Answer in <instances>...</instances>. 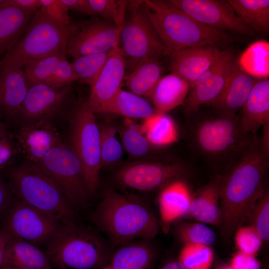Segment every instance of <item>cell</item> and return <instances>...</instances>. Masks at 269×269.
<instances>
[{"mask_svg":"<svg viewBox=\"0 0 269 269\" xmlns=\"http://www.w3.org/2000/svg\"><path fill=\"white\" fill-rule=\"evenodd\" d=\"M40 10L51 21L60 28L68 30L71 25L68 10L61 0H40Z\"/></svg>","mask_w":269,"mask_h":269,"instance_id":"43","label":"cell"},{"mask_svg":"<svg viewBox=\"0 0 269 269\" xmlns=\"http://www.w3.org/2000/svg\"><path fill=\"white\" fill-rule=\"evenodd\" d=\"M57 269H67L63 268H58Z\"/></svg>","mask_w":269,"mask_h":269,"instance_id":"57","label":"cell"},{"mask_svg":"<svg viewBox=\"0 0 269 269\" xmlns=\"http://www.w3.org/2000/svg\"><path fill=\"white\" fill-rule=\"evenodd\" d=\"M19 151L15 134L6 127L0 131V171L9 167Z\"/></svg>","mask_w":269,"mask_h":269,"instance_id":"44","label":"cell"},{"mask_svg":"<svg viewBox=\"0 0 269 269\" xmlns=\"http://www.w3.org/2000/svg\"><path fill=\"white\" fill-rule=\"evenodd\" d=\"M34 14L11 6L0 8V56L22 37Z\"/></svg>","mask_w":269,"mask_h":269,"instance_id":"28","label":"cell"},{"mask_svg":"<svg viewBox=\"0 0 269 269\" xmlns=\"http://www.w3.org/2000/svg\"><path fill=\"white\" fill-rule=\"evenodd\" d=\"M221 52L214 46L192 47L169 50L167 57L171 72L181 77L191 87L215 63Z\"/></svg>","mask_w":269,"mask_h":269,"instance_id":"17","label":"cell"},{"mask_svg":"<svg viewBox=\"0 0 269 269\" xmlns=\"http://www.w3.org/2000/svg\"><path fill=\"white\" fill-rule=\"evenodd\" d=\"M71 122L70 146L82 163L90 193H94L98 186L102 167L100 128L95 113L85 102L76 108Z\"/></svg>","mask_w":269,"mask_h":269,"instance_id":"8","label":"cell"},{"mask_svg":"<svg viewBox=\"0 0 269 269\" xmlns=\"http://www.w3.org/2000/svg\"><path fill=\"white\" fill-rule=\"evenodd\" d=\"M213 258V252L210 246L187 244L183 245L177 260L184 269H210Z\"/></svg>","mask_w":269,"mask_h":269,"instance_id":"37","label":"cell"},{"mask_svg":"<svg viewBox=\"0 0 269 269\" xmlns=\"http://www.w3.org/2000/svg\"><path fill=\"white\" fill-rule=\"evenodd\" d=\"M143 10L169 50L222 46L234 39L227 32L198 22L167 0H143Z\"/></svg>","mask_w":269,"mask_h":269,"instance_id":"3","label":"cell"},{"mask_svg":"<svg viewBox=\"0 0 269 269\" xmlns=\"http://www.w3.org/2000/svg\"><path fill=\"white\" fill-rule=\"evenodd\" d=\"M236 61L231 51H222L218 60L191 87L184 102L187 113L192 115L201 106H209L219 98Z\"/></svg>","mask_w":269,"mask_h":269,"instance_id":"15","label":"cell"},{"mask_svg":"<svg viewBox=\"0 0 269 269\" xmlns=\"http://www.w3.org/2000/svg\"><path fill=\"white\" fill-rule=\"evenodd\" d=\"M158 269H184L178 260H169L163 264Z\"/></svg>","mask_w":269,"mask_h":269,"instance_id":"51","label":"cell"},{"mask_svg":"<svg viewBox=\"0 0 269 269\" xmlns=\"http://www.w3.org/2000/svg\"><path fill=\"white\" fill-rule=\"evenodd\" d=\"M163 68L159 60L145 59L138 61L124 81L131 92L139 96L150 97L162 77Z\"/></svg>","mask_w":269,"mask_h":269,"instance_id":"29","label":"cell"},{"mask_svg":"<svg viewBox=\"0 0 269 269\" xmlns=\"http://www.w3.org/2000/svg\"><path fill=\"white\" fill-rule=\"evenodd\" d=\"M230 267L233 269H260V264L254 256L238 251L233 257Z\"/></svg>","mask_w":269,"mask_h":269,"instance_id":"46","label":"cell"},{"mask_svg":"<svg viewBox=\"0 0 269 269\" xmlns=\"http://www.w3.org/2000/svg\"><path fill=\"white\" fill-rule=\"evenodd\" d=\"M118 247L110 260L113 269H152L156 251L150 240H136Z\"/></svg>","mask_w":269,"mask_h":269,"instance_id":"25","label":"cell"},{"mask_svg":"<svg viewBox=\"0 0 269 269\" xmlns=\"http://www.w3.org/2000/svg\"><path fill=\"white\" fill-rule=\"evenodd\" d=\"M69 90V86L59 90L45 84H32L19 114L30 122L46 119L62 104Z\"/></svg>","mask_w":269,"mask_h":269,"instance_id":"21","label":"cell"},{"mask_svg":"<svg viewBox=\"0 0 269 269\" xmlns=\"http://www.w3.org/2000/svg\"><path fill=\"white\" fill-rule=\"evenodd\" d=\"M99 269H113L111 266L109 264L107 265L102 268H101Z\"/></svg>","mask_w":269,"mask_h":269,"instance_id":"54","label":"cell"},{"mask_svg":"<svg viewBox=\"0 0 269 269\" xmlns=\"http://www.w3.org/2000/svg\"><path fill=\"white\" fill-rule=\"evenodd\" d=\"M121 29L97 17L71 23L68 32L67 54L74 58L110 51L120 45Z\"/></svg>","mask_w":269,"mask_h":269,"instance_id":"12","label":"cell"},{"mask_svg":"<svg viewBox=\"0 0 269 269\" xmlns=\"http://www.w3.org/2000/svg\"><path fill=\"white\" fill-rule=\"evenodd\" d=\"M95 15H98L115 25L122 28L125 22V11L128 3L126 0H88Z\"/></svg>","mask_w":269,"mask_h":269,"instance_id":"41","label":"cell"},{"mask_svg":"<svg viewBox=\"0 0 269 269\" xmlns=\"http://www.w3.org/2000/svg\"><path fill=\"white\" fill-rule=\"evenodd\" d=\"M262 238L263 242L269 240V192L265 190L253 208L247 221Z\"/></svg>","mask_w":269,"mask_h":269,"instance_id":"40","label":"cell"},{"mask_svg":"<svg viewBox=\"0 0 269 269\" xmlns=\"http://www.w3.org/2000/svg\"><path fill=\"white\" fill-rule=\"evenodd\" d=\"M9 6L34 14L40 8L41 4L40 0H6L4 7Z\"/></svg>","mask_w":269,"mask_h":269,"instance_id":"47","label":"cell"},{"mask_svg":"<svg viewBox=\"0 0 269 269\" xmlns=\"http://www.w3.org/2000/svg\"><path fill=\"white\" fill-rule=\"evenodd\" d=\"M68 30L58 26L39 9L22 37L6 52L0 63L21 69L36 59L58 53L66 55Z\"/></svg>","mask_w":269,"mask_h":269,"instance_id":"7","label":"cell"},{"mask_svg":"<svg viewBox=\"0 0 269 269\" xmlns=\"http://www.w3.org/2000/svg\"><path fill=\"white\" fill-rule=\"evenodd\" d=\"M6 128L5 125L0 121V131Z\"/></svg>","mask_w":269,"mask_h":269,"instance_id":"55","label":"cell"},{"mask_svg":"<svg viewBox=\"0 0 269 269\" xmlns=\"http://www.w3.org/2000/svg\"><path fill=\"white\" fill-rule=\"evenodd\" d=\"M46 245L45 253L58 268L100 269L112 254L101 236L71 221L61 223Z\"/></svg>","mask_w":269,"mask_h":269,"instance_id":"5","label":"cell"},{"mask_svg":"<svg viewBox=\"0 0 269 269\" xmlns=\"http://www.w3.org/2000/svg\"><path fill=\"white\" fill-rule=\"evenodd\" d=\"M235 13L253 30L262 34L269 31V0H228Z\"/></svg>","mask_w":269,"mask_h":269,"instance_id":"30","label":"cell"},{"mask_svg":"<svg viewBox=\"0 0 269 269\" xmlns=\"http://www.w3.org/2000/svg\"><path fill=\"white\" fill-rule=\"evenodd\" d=\"M188 174L187 169L179 163L138 161L123 166L116 173L115 178L125 187L147 192L161 189Z\"/></svg>","mask_w":269,"mask_h":269,"instance_id":"13","label":"cell"},{"mask_svg":"<svg viewBox=\"0 0 269 269\" xmlns=\"http://www.w3.org/2000/svg\"><path fill=\"white\" fill-rule=\"evenodd\" d=\"M8 183L16 198L61 222L71 221V206L54 181L38 165L30 163L7 173Z\"/></svg>","mask_w":269,"mask_h":269,"instance_id":"6","label":"cell"},{"mask_svg":"<svg viewBox=\"0 0 269 269\" xmlns=\"http://www.w3.org/2000/svg\"><path fill=\"white\" fill-rule=\"evenodd\" d=\"M0 269H17L6 264H3Z\"/></svg>","mask_w":269,"mask_h":269,"instance_id":"52","label":"cell"},{"mask_svg":"<svg viewBox=\"0 0 269 269\" xmlns=\"http://www.w3.org/2000/svg\"><path fill=\"white\" fill-rule=\"evenodd\" d=\"M11 190L0 171V216L4 214L11 201Z\"/></svg>","mask_w":269,"mask_h":269,"instance_id":"48","label":"cell"},{"mask_svg":"<svg viewBox=\"0 0 269 269\" xmlns=\"http://www.w3.org/2000/svg\"><path fill=\"white\" fill-rule=\"evenodd\" d=\"M143 0L128 2L130 15L120 32V42L124 55L138 62L168 56L169 50L162 42L143 8Z\"/></svg>","mask_w":269,"mask_h":269,"instance_id":"10","label":"cell"},{"mask_svg":"<svg viewBox=\"0 0 269 269\" xmlns=\"http://www.w3.org/2000/svg\"><path fill=\"white\" fill-rule=\"evenodd\" d=\"M239 121L243 131L256 136L263 128L262 140L269 146V80L256 81L249 96L241 111Z\"/></svg>","mask_w":269,"mask_h":269,"instance_id":"19","label":"cell"},{"mask_svg":"<svg viewBox=\"0 0 269 269\" xmlns=\"http://www.w3.org/2000/svg\"><path fill=\"white\" fill-rule=\"evenodd\" d=\"M61 1L68 10H72L89 15H95L88 0H61Z\"/></svg>","mask_w":269,"mask_h":269,"instance_id":"49","label":"cell"},{"mask_svg":"<svg viewBox=\"0 0 269 269\" xmlns=\"http://www.w3.org/2000/svg\"><path fill=\"white\" fill-rule=\"evenodd\" d=\"M4 263L17 269H52L49 257L38 246L10 237L6 246Z\"/></svg>","mask_w":269,"mask_h":269,"instance_id":"26","label":"cell"},{"mask_svg":"<svg viewBox=\"0 0 269 269\" xmlns=\"http://www.w3.org/2000/svg\"><path fill=\"white\" fill-rule=\"evenodd\" d=\"M65 56V54L58 53L31 61L23 67V71L32 84L49 86L59 62Z\"/></svg>","mask_w":269,"mask_h":269,"instance_id":"34","label":"cell"},{"mask_svg":"<svg viewBox=\"0 0 269 269\" xmlns=\"http://www.w3.org/2000/svg\"></svg>","mask_w":269,"mask_h":269,"instance_id":"58","label":"cell"},{"mask_svg":"<svg viewBox=\"0 0 269 269\" xmlns=\"http://www.w3.org/2000/svg\"><path fill=\"white\" fill-rule=\"evenodd\" d=\"M227 269H233L230 266H227Z\"/></svg>","mask_w":269,"mask_h":269,"instance_id":"56","label":"cell"},{"mask_svg":"<svg viewBox=\"0 0 269 269\" xmlns=\"http://www.w3.org/2000/svg\"><path fill=\"white\" fill-rule=\"evenodd\" d=\"M192 196L187 184L182 179L175 180L161 189L157 203L164 232H168L172 223L186 216Z\"/></svg>","mask_w":269,"mask_h":269,"instance_id":"22","label":"cell"},{"mask_svg":"<svg viewBox=\"0 0 269 269\" xmlns=\"http://www.w3.org/2000/svg\"><path fill=\"white\" fill-rule=\"evenodd\" d=\"M216 269H227V266L224 265H219L217 266Z\"/></svg>","mask_w":269,"mask_h":269,"instance_id":"53","label":"cell"},{"mask_svg":"<svg viewBox=\"0 0 269 269\" xmlns=\"http://www.w3.org/2000/svg\"><path fill=\"white\" fill-rule=\"evenodd\" d=\"M102 167L119 162L123 156V146L116 137L117 130L106 124L100 129Z\"/></svg>","mask_w":269,"mask_h":269,"instance_id":"39","label":"cell"},{"mask_svg":"<svg viewBox=\"0 0 269 269\" xmlns=\"http://www.w3.org/2000/svg\"><path fill=\"white\" fill-rule=\"evenodd\" d=\"M36 164L58 185L72 208L85 204L90 193L82 163L70 146L61 142Z\"/></svg>","mask_w":269,"mask_h":269,"instance_id":"9","label":"cell"},{"mask_svg":"<svg viewBox=\"0 0 269 269\" xmlns=\"http://www.w3.org/2000/svg\"><path fill=\"white\" fill-rule=\"evenodd\" d=\"M1 229L10 238L37 246L47 244L62 222L16 198L5 211Z\"/></svg>","mask_w":269,"mask_h":269,"instance_id":"11","label":"cell"},{"mask_svg":"<svg viewBox=\"0 0 269 269\" xmlns=\"http://www.w3.org/2000/svg\"><path fill=\"white\" fill-rule=\"evenodd\" d=\"M240 68L258 80L269 75V42L265 40L250 44L237 60Z\"/></svg>","mask_w":269,"mask_h":269,"instance_id":"33","label":"cell"},{"mask_svg":"<svg viewBox=\"0 0 269 269\" xmlns=\"http://www.w3.org/2000/svg\"><path fill=\"white\" fill-rule=\"evenodd\" d=\"M214 113L191 122V141L209 163L226 168L258 138L243 131L238 115Z\"/></svg>","mask_w":269,"mask_h":269,"instance_id":"4","label":"cell"},{"mask_svg":"<svg viewBox=\"0 0 269 269\" xmlns=\"http://www.w3.org/2000/svg\"><path fill=\"white\" fill-rule=\"evenodd\" d=\"M170 4L201 23L224 31L249 36L254 30L235 13L228 0H168Z\"/></svg>","mask_w":269,"mask_h":269,"instance_id":"14","label":"cell"},{"mask_svg":"<svg viewBox=\"0 0 269 269\" xmlns=\"http://www.w3.org/2000/svg\"><path fill=\"white\" fill-rule=\"evenodd\" d=\"M140 127L151 145L163 146L178 140V134L175 124L165 113L158 111L144 119Z\"/></svg>","mask_w":269,"mask_h":269,"instance_id":"31","label":"cell"},{"mask_svg":"<svg viewBox=\"0 0 269 269\" xmlns=\"http://www.w3.org/2000/svg\"><path fill=\"white\" fill-rule=\"evenodd\" d=\"M9 239L5 232L0 230V268L4 263L5 250Z\"/></svg>","mask_w":269,"mask_h":269,"instance_id":"50","label":"cell"},{"mask_svg":"<svg viewBox=\"0 0 269 269\" xmlns=\"http://www.w3.org/2000/svg\"><path fill=\"white\" fill-rule=\"evenodd\" d=\"M78 79L72 63L68 62L66 57H64L56 67L49 86L57 89L69 86Z\"/></svg>","mask_w":269,"mask_h":269,"instance_id":"45","label":"cell"},{"mask_svg":"<svg viewBox=\"0 0 269 269\" xmlns=\"http://www.w3.org/2000/svg\"><path fill=\"white\" fill-rule=\"evenodd\" d=\"M269 148L258 138L220 175L219 193L223 235L229 237L247 222L267 187Z\"/></svg>","mask_w":269,"mask_h":269,"instance_id":"1","label":"cell"},{"mask_svg":"<svg viewBox=\"0 0 269 269\" xmlns=\"http://www.w3.org/2000/svg\"><path fill=\"white\" fill-rule=\"evenodd\" d=\"M111 51L74 58L72 64L79 79L91 87L101 72Z\"/></svg>","mask_w":269,"mask_h":269,"instance_id":"35","label":"cell"},{"mask_svg":"<svg viewBox=\"0 0 269 269\" xmlns=\"http://www.w3.org/2000/svg\"><path fill=\"white\" fill-rule=\"evenodd\" d=\"M235 235L239 251L255 256L263 241L255 229L251 225L242 226L235 231Z\"/></svg>","mask_w":269,"mask_h":269,"instance_id":"42","label":"cell"},{"mask_svg":"<svg viewBox=\"0 0 269 269\" xmlns=\"http://www.w3.org/2000/svg\"><path fill=\"white\" fill-rule=\"evenodd\" d=\"M93 219L115 246L138 239L150 240L159 231L158 222L148 207L111 189L104 193Z\"/></svg>","mask_w":269,"mask_h":269,"instance_id":"2","label":"cell"},{"mask_svg":"<svg viewBox=\"0 0 269 269\" xmlns=\"http://www.w3.org/2000/svg\"><path fill=\"white\" fill-rule=\"evenodd\" d=\"M20 151L31 163L38 164L61 142L57 129L46 119L31 121L15 134Z\"/></svg>","mask_w":269,"mask_h":269,"instance_id":"18","label":"cell"},{"mask_svg":"<svg viewBox=\"0 0 269 269\" xmlns=\"http://www.w3.org/2000/svg\"><path fill=\"white\" fill-rule=\"evenodd\" d=\"M158 112L141 97L131 92L119 91L104 113L120 115L127 118H147Z\"/></svg>","mask_w":269,"mask_h":269,"instance_id":"32","label":"cell"},{"mask_svg":"<svg viewBox=\"0 0 269 269\" xmlns=\"http://www.w3.org/2000/svg\"><path fill=\"white\" fill-rule=\"evenodd\" d=\"M120 45L111 54L98 77L91 86L86 105L94 113H104L108 105L121 90L125 76V61Z\"/></svg>","mask_w":269,"mask_h":269,"instance_id":"16","label":"cell"},{"mask_svg":"<svg viewBox=\"0 0 269 269\" xmlns=\"http://www.w3.org/2000/svg\"><path fill=\"white\" fill-rule=\"evenodd\" d=\"M190 88L186 80L174 73L162 77L150 96L155 109L165 113L181 105L185 102Z\"/></svg>","mask_w":269,"mask_h":269,"instance_id":"27","label":"cell"},{"mask_svg":"<svg viewBox=\"0 0 269 269\" xmlns=\"http://www.w3.org/2000/svg\"><path fill=\"white\" fill-rule=\"evenodd\" d=\"M257 80L239 66L236 61L219 98L209 106L217 114L237 116L247 101Z\"/></svg>","mask_w":269,"mask_h":269,"instance_id":"20","label":"cell"},{"mask_svg":"<svg viewBox=\"0 0 269 269\" xmlns=\"http://www.w3.org/2000/svg\"><path fill=\"white\" fill-rule=\"evenodd\" d=\"M28 82L21 69L0 63V100L8 119L19 114L29 88Z\"/></svg>","mask_w":269,"mask_h":269,"instance_id":"23","label":"cell"},{"mask_svg":"<svg viewBox=\"0 0 269 269\" xmlns=\"http://www.w3.org/2000/svg\"><path fill=\"white\" fill-rule=\"evenodd\" d=\"M123 146L132 156H143L150 151L151 144L142 133L140 126L135 124L131 119L124 121L121 131Z\"/></svg>","mask_w":269,"mask_h":269,"instance_id":"38","label":"cell"},{"mask_svg":"<svg viewBox=\"0 0 269 269\" xmlns=\"http://www.w3.org/2000/svg\"><path fill=\"white\" fill-rule=\"evenodd\" d=\"M220 175L192 194L185 217L211 225L220 226L222 213L219 193Z\"/></svg>","mask_w":269,"mask_h":269,"instance_id":"24","label":"cell"},{"mask_svg":"<svg viewBox=\"0 0 269 269\" xmlns=\"http://www.w3.org/2000/svg\"><path fill=\"white\" fill-rule=\"evenodd\" d=\"M175 233L183 244H197L210 246L216 240L215 232L205 224L183 221L177 223Z\"/></svg>","mask_w":269,"mask_h":269,"instance_id":"36","label":"cell"}]
</instances>
